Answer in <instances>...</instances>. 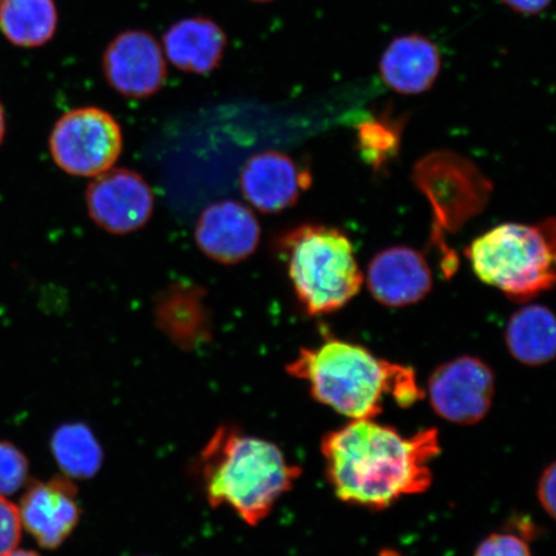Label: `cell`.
Instances as JSON below:
<instances>
[{"instance_id": "2e32d148", "label": "cell", "mask_w": 556, "mask_h": 556, "mask_svg": "<svg viewBox=\"0 0 556 556\" xmlns=\"http://www.w3.org/2000/svg\"><path fill=\"white\" fill-rule=\"evenodd\" d=\"M163 43L166 58L180 72L206 75L224 60L227 35L212 18L189 17L173 24Z\"/></svg>"}, {"instance_id": "e0dca14e", "label": "cell", "mask_w": 556, "mask_h": 556, "mask_svg": "<svg viewBox=\"0 0 556 556\" xmlns=\"http://www.w3.org/2000/svg\"><path fill=\"white\" fill-rule=\"evenodd\" d=\"M507 350L519 363L541 366L555 357L556 326L553 312L545 305H527L514 313L506 326Z\"/></svg>"}, {"instance_id": "83f0119b", "label": "cell", "mask_w": 556, "mask_h": 556, "mask_svg": "<svg viewBox=\"0 0 556 556\" xmlns=\"http://www.w3.org/2000/svg\"><path fill=\"white\" fill-rule=\"evenodd\" d=\"M250 2H255V3H269V2H274V0H250Z\"/></svg>"}, {"instance_id": "8992f818", "label": "cell", "mask_w": 556, "mask_h": 556, "mask_svg": "<svg viewBox=\"0 0 556 556\" xmlns=\"http://www.w3.org/2000/svg\"><path fill=\"white\" fill-rule=\"evenodd\" d=\"M50 150L53 162L70 176L97 177L119 159L122 129L108 111L75 109L55 123Z\"/></svg>"}, {"instance_id": "52a82bcc", "label": "cell", "mask_w": 556, "mask_h": 556, "mask_svg": "<svg viewBox=\"0 0 556 556\" xmlns=\"http://www.w3.org/2000/svg\"><path fill=\"white\" fill-rule=\"evenodd\" d=\"M416 184L426 192L435 213L434 238L443 229L457 231L484 207L491 184L467 159L438 152L416 166Z\"/></svg>"}, {"instance_id": "d6986e66", "label": "cell", "mask_w": 556, "mask_h": 556, "mask_svg": "<svg viewBox=\"0 0 556 556\" xmlns=\"http://www.w3.org/2000/svg\"><path fill=\"white\" fill-rule=\"evenodd\" d=\"M52 452L64 475L92 478L102 467L103 452L92 430L85 424H65L52 437Z\"/></svg>"}, {"instance_id": "277c9868", "label": "cell", "mask_w": 556, "mask_h": 556, "mask_svg": "<svg viewBox=\"0 0 556 556\" xmlns=\"http://www.w3.org/2000/svg\"><path fill=\"white\" fill-rule=\"evenodd\" d=\"M299 303L311 316L342 309L363 288L352 241L342 229L304 225L280 243Z\"/></svg>"}, {"instance_id": "8fae6325", "label": "cell", "mask_w": 556, "mask_h": 556, "mask_svg": "<svg viewBox=\"0 0 556 556\" xmlns=\"http://www.w3.org/2000/svg\"><path fill=\"white\" fill-rule=\"evenodd\" d=\"M311 185V172L278 151L250 157L240 174L243 197L250 205L266 214L281 213L294 206Z\"/></svg>"}, {"instance_id": "4fadbf2b", "label": "cell", "mask_w": 556, "mask_h": 556, "mask_svg": "<svg viewBox=\"0 0 556 556\" xmlns=\"http://www.w3.org/2000/svg\"><path fill=\"white\" fill-rule=\"evenodd\" d=\"M20 517L41 547L58 548L78 526V491L70 479L33 482L21 498Z\"/></svg>"}, {"instance_id": "30bf717a", "label": "cell", "mask_w": 556, "mask_h": 556, "mask_svg": "<svg viewBox=\"0 0 556 556\" xmlns=\"http://www.w3.org/2000/svg\"><path fill=\"white\" fill-rule=\"evenodd\" d=\"M102 72L115 92L129 99H148L165 85L163 48L148 31H123L104 48Z\"/></svg>"}, {"instance_id": "5bb4252c", "label": "cell", "mask_w": 556, "mask_h": 556, "mask_svg": "<svg viewBox=\"0 0 556 556\" xmlns=\"http://www.w3.org/2000/svg\"><path fill=\"white\" fill-rule=\"evenodd\" d=\"M367 288L375 301L389 308H402L422 301L433 288L429 263L407 247L382 250L367 267Z\"/></svg>"}, {"instance_id": "ba28073f", "label": "cell", "mask_w": 556, "mask_h": 556, "mask_svg": "<svg viewBox=\"0 0 556 556\" xmlns=\"http://www.w3.org/2000/svg\"><path fill=\"white\" fill-rule=\"evenodd\" d=\"M495 375L482 359L463 356L438 366L428 381L430 405L442 419L472 426L490 413Z\"/></svg>"}, {"instance_id": "4316f807", "label": "cell", "mask_w": 556, "mask_h": 556, "mask_svg": "<svg viewBox=\"0 0 556 556\" xmlns=\"http://www.w3.org/2000/svg\"><path fill=\"white\" fill-rule=\"evenodd\" d=\"M9 556H39V555L35 552H29V551H16V552H13L12 554H10Z\"/></svg>"}, {"instance_id": "6da1fadb", "label": "cell", "mask_w": 556, "mask_h": 556, "mask_svg": "<svg viewBox=\"0 0 556 556\" xmlns=\"http://www.w3.org/2000/svg\"><path fill=\"white\" fill-rule=\"evenodd\" d=\"M326 476L342 502L382 510L432 484L440 455L435 429L403 437L374 419L353 420L324 437Z\"/></svg>"}, {"instance_id": "9c48e42d", "label": "cell", "mask_w": 556, "mask_h": 556, "mask_svg": "<svg viewBox=\"0 0 556 556\" xmlns=\"http://www.w3.org/2000/svg\"><path fill=\"white\" fill-rule=\"evenodd\" d=\"M89 217L104 231L127 235L148 225L155 197L141 174L109 169L94 177L87 193Z\"/></svg>"}, {"instance_id": "9a60e30c", "label": "cell", "mask_w": 556, "mask_h": 556, "mask_svg": "<svg viewBox=\"0 0 556 556\" xmlns=\"http://www.w3.org/2000/svg\"><path fill=\"white\" fill-rule=\"evenodd\" d=\"M441 70L440 48L421 34H405L394 38L379 61L381 80L395 93L405 96L428 92Z\"/></svg>"}, {"instance_id": "7c38bea8", "label": "cell", "mask_w": 556, "mask_h": 556, "mask_svg": "<svg viewBox=\"0 0 556 556\" xmlns=\"http://www.w3.org/2000/svg\"><path fill=\"white\" fill-rule=\"evenodd\" d=\"M194 240L207 258L231 266L255 253L261 226L249 207L235 200H222L200 214Z\"/></svg>"}, {"instance_id": "d4e9b609", "label": "cell", "mask_w": 556, "mask_h": 556, "mask_svg": "<svg viewBox=\"0 0 556 556\" xmlns=\"http://www.w3.org/2000/svg\"><path fill=\"white\" fill-rule=\"evenodd\" d=\"M507 9L526 16H536L548 9L553 0H502Z\"/></svg>"}, {"instance_id": "3957f363", "label": "cell", "mask_w": 556, "mask_h": 556, "mask_svg": "<svg viewBox=\"0 0 556 556\" xmlns=\"http://www.w3.org/2000/svg\"><path fill=\"white\" fill-rule=\"evenodd\" d=\"M197 470L208 504L231 507L249 526L266 519L302 475L275 443L233 426L217 429L201 451Z\"/></svg>"}, {"instance_id": "484cf974", "label": "cell", "mask_w": 556, "mask_h": 556, "mask_svg": "<svg viewBox=\"0 0 556 556\" xmlns=\"http://www.w3.org/2000/svg\"><path fill=\"white\" fill-rule=\"evenodd\" d=\"M5 136V115L2 103H0V143H2Z\"/></svg>"}, {"instance_id": "5b68a950", "label": "cell", "mask_w": 556, "mask_h": 556, "mask_svg": "<svg viewBox=\"0 0 556 556\" xmlns=\"http://www.w3.org/2000/svg\"><path fill=\"white\" fill-rule=\"evenodd\" d=\"M465 255L479 280L503 291L510 301H531L554 287V219L492 228L472 241Z\"/></svg>"}, {"instance_id": "7402d4cb", "label": "cell", "mask_w": 556, "mask_h": 556, "mask_svg": "<svg viewBox=\"0 0 556 556\" xmlns=\"http://www.w3.org/2000/svg\"><path fill=\"white\" fill-rule=\"evenodd\" d=\"M23 531L20 510L10 500L0 496V556H9L17 551Z\"/></svg>"}, {"instance_id": "7a4b0ae2", "label": "cell", "mask_w": 556, "mask_h": 556, "mask_svg": "<svg viewBox=\"0 0 556 556\" xmlns=\"http://www.w3.org/2000/svg\"><path fill=\"white\" fill-rule=\"evenodd\" d=\"M287 371L309 386L312 397L353 420L375 419L387 397L401 407L424 397L413 368L378 358L367 348L328 338L302 348Z\"/></svg>"}, {"instance_id": "ffe728a7", "label": "cell", "mask_w": 556, "mask_h": 556, "mask_svg": "<svg viewBox=\"0 0 556 556\" xmlns=\"http://www.w3.org/2000/svg\"><path fill=\"white\" fill-rule=\"evenodd\" d=\"M402 119L384 115L357 125L361 159L375 170H381L399 155L402 143Z\"/></svg>"}, {"instance_id": "603a6c76", "label": "cell", "mask_w": 556, "mask_h": 556, "mask_svg": "<svg viewBox=\"0 0 556 556\" xmlns=\"http://www.w3.org/2000/svg\"><path fill=\"white\" fill-rule=\"evenodd\" d=\"M475 556H532V553L527 540L513 532H503L483 540Z\"/></svg>"}, {"instance_id": "44dd1931", "label": "cell", "mask_w": 556, "mask_h": 556, "mask_svg": "<svg viewBox=\"0 0 556 556\" xmlns=\"http://www.w3.org/2000/svg\"><path fill=\"white\" fill-rule=\"evenodd\" d=\"M29 476V462L23 451L10 442H0V496L13 495Z\"/></svg>"}, {"instance_id": "ac0fdd59", "label": "cell", "mask_w": 556, "mask_h": 556, "mask_svg": "<svg viewBox=\"0 0 556 556\" xmlns=\"http://www.w3.org/2000/svg\"><path fill=\"white\" fill-rule=\"evenodd\" d=\"M58 25L54 0H2L0 3V29L15 46H45L54 37Z\"/></svg>"}, {"instance_id": "cb8c5ba5", "label": "cell", "mask_w": 556, "mask_h": 556, "mask_svg": "<svg viewBox=\"0 0 556 556\" xmlns=\"http://www.w3.org/2000/svg\"><path fill=\"white\" fill-rule=\"evenodd\" d=\"M555 464L548 465V467L542 472L539 481L538 497L539 502L548 517H555Z\"/></svg>"}]
</instances>
